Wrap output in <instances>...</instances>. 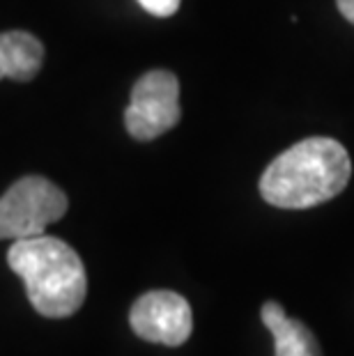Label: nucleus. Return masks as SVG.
<instances>
[{
	"label": "nucleus",
	"instance_id": "nucleus-1",
	"mask_svg": "<svg viewBox=\"0 0 354 356\" xmlns=\"http://www.w3.org/2000/svg\"><path fill=\"white\" fill-rule=\"evenodd\" d=\"M350 154L334 138H306L278 154L260 177V193L281 209H308L348 186Z\"/></svg>",
	"mask_w": 354,
	"mask_h": 356
},
{
	"label": "nucleus",
	"instance_id": "nucleus-2",
	"mask_svg": "<svg viewBox=\"0 0 354 356\" xmlns=\"http://www.w3.org/2000/svg\"><path fill=\"white\" fill-rule=\"evenodd\" d=\"M7 264L24 278L30 304L44 317H70L86 301V267L63 239L49 234L17 239L7 251Z\"/></svg>",
	"mask_w": 354,
	"mask_h": 356
},
{
	"label": "nucleus",
	"instance_id": "nucleus-3",
	"mask_svg": "<svg viewBox=\"0 0 354 356\" xmlns=\"http://www.w3.org/2000/svg\"><path fill=\"white\" fill-rule=\"evenodd\" d=\"M67 195L40 175L21 177L0 198V239H30L67 211Z\"/></svg>",
	"mask_w": 354,
	"mask_h": 356
},
{
	"label": "nucleus",
	"instance_id": "nucleus-4",
	"mask_svg": "<svg viewBox=\"0 0 354 356\" xmlns=\"http://www.w3.org/2000/svg\"><path fill=\"white\" fill-rule=\"evenodd\" d=\"M182 118L179 81L172 72L152 70L136 81L124 111V127L131 138L154 140L170 131Z\"/></svg>",
	"mask_w": 354,
	"mask_h": 356
},
{
	"label": "nucleus",
	"instance_id": "nucleus-5",
	"mask_svg": "<svg viewBox=\"0 0 354 356\" xmlns=\"http://www.w3.org/2000/svg\"><path fill=\"white\" fill-rule=\"evenodd\" d=\"M129 324L138 338L147 343L179 347L193 331L191 306L182 294L170 290L145 292L131 306Z\"/></svg>",
	"mask_w": 354,
	"mask_h": 356
},
{
	"label": "nucleus",
	"instance_id": "nucleus-6",
	"mask_svg": "<svg viewBox=\"0 0 354 356\" xmlns=\"http://www.w3.org/2000/svg\"><path fill=\"white\" fill-rule=\"evenodd\" d=\"M260 317L274 336V356H322L313 331L304 322L285 315L281 304L267 301L260 308Z\"/></svg>",
	"mask_w": 354,
	"mask_h": 356
},
{
	"label": "nucleus",
	"instance_id": "nucleus-7",
	"mask_svg": "<svg viewBox=\"0 0 354 356\" xmlns=\"http://www.w3.org/2000/svg\"><path fill=\"white\" fill-rule=\"evenodd\" d=\"M44 47L26 30L0 33V79L33 81L42 70Z\"/></svg>",
	"mask_w": 354,
	"mask_h": 356
},
{
	"label": "nucleus",
	"instance_id": "nucleus-8",
	"mask_svg": "<svg viewBox=\"0 0 354 356\" xmlns=\"http://www.w3.org/2000/svg\"><path fill=\"white\" fill-rule=\"evenodd\" d=\"M140 7L150 14H154V17H172L177 10H179V3L182 0H138Z\"/></svg>",
	"mask_w": 354,
	"mask_h": 356
},
{
	"label": "nucleus",
	"instance_id": "nucleus-9",
	"mask_svg": "<svg viewBox=\"0 0 354 356\" xmlns=\"http://www.w3.org/2000/svg\"><path fill=\"white\" fill-rule=\"evenodd\" d=\"M336 5L343 17L348 19L350 24H354V0H336Z\"/></svg>",
	"mask_w": 354,
	"mask_h": 356
}]
</instances>
